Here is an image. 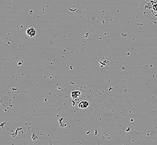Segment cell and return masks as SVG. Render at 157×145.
Returning <instances> with one entry per match:
<instances>
[{
    "label": "cell",
    "instance_id": "cell-1",
    "mask_svg": "<svg viewBox=\"0 0 157 145\" xmlns=\"http://www.w3.org/2000/svg\"><path fill=\"white\" fill-rule=\"evenodd\" d=\"M140 10L146 18L157 25V0H141Z\"/></svg>",
    "mask_w": 157,
    "mask_h": 145
},
{
    "label": "cell",
    "instance_id": "cell-2",
    "mask_svg": "<svg viewBox=\"0 0 157 145\" xmlns=\"http://www.w3.org/2000/svg\"><path fill=\"white\" fill-rule=\"evenodd\" d=\"M76 102V106L77 109L82 111H85L90 108L91 106V100H89V97L88 96H82V97L78 100Z\"/></svg>",
    "mask_w": 157,
    "mask_h": 145
},
{
    "label": "cell",
    "instance_id": "cell-3",
    "mask_svg": "<svg viewBox=\"0 0 157 145\" xmlns=\"http://www.w3.org/2000/svg\"><path fill=\"white\" fill-rule=\"evenodd\" d=\"M82 91L80 89H74L71 92L70 97L72 100L77 101L82 97Z\"/></svg>",
    "mask_w": 157,
    "mask_h": 145
},
{
    "label": "cell",
    "instance_id": "cell-4",
    "mask_svg": "<svg viewBox=\"0 0 157 145\" xmlns=\"http://www.w3.org/2000/svg\"><path fill=\"white\" fill-rule=\"evenodd\" d=\"M36 31L35 30V29L33 27H29L26 30V33L27 35H29L30 37H33L36 35Z\"/></svg>",
    "mask_w": 157,
    "mask_h": 145
}]
</instances>
